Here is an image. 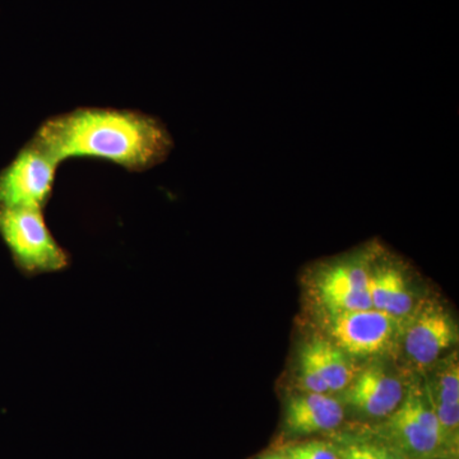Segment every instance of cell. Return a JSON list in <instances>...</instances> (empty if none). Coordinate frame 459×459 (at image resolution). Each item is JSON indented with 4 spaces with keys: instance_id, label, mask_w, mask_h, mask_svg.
<instances>
[{
    "instance_id": "12",
    "label": "cell",
    "mask_w": 459,
    "mask_h": 459,
    "mask_svg": "<svg viewBox=\"0 0 459 459\" xmlns=\"http://www.w3.org/2000/svg\"><path fill=\"white\" fill-rule=\"evenodd\" d=\"M328 392H343L358 374L352 358L328 338H314L304 344Z\"/></svg>"
},
{
    "instance_id": "19",
    "label": "cell",
    "mask_w": 459,
    "mask_h": 459,
    "mask_svg": "<svg viewBox=\"0 0 459 459\" xmlns=\"http://www.w3.org/2000/svg\"><path fill=\"white\" fill-rule=\"evenodd\" d=\"M338 459H340V458H338Z\"/></svg>"
},
{
    "instance_id": "4",
    "label": "cell",
    "mask_w": 459,
    "mask_h": 459,
    "mask_svg": "<svg viewBox=\"0 0 459 459\" xmlns=\"http://www.w3.org/2000/svg\"><path fill=\"white\" fill-rule=\"evenodd\" d=\"M328 340L350 358H382L400 346L403 319L382 310L325 312Z\"/></svg>"
},
{
    "instance_id": "6",
    "label": "cell",
    "mask_w": 459,
    "mask_h": 459,
    "mask_svg": "<svg viewBox=\"0 0 459 459\" xmlns=\"http://www.w3.org/2000/svg\"><path fill=\"white\" fill-rule=\"evenodd\" d=\"M59 162L35 140L0 172V208H40L53 193Z\"/></svg>"
},
{
    "instance_id": "17",
    "label": "cell",
    "mask_w": 459,
    "mask_h": 459,
    "mask_svg": "<svg viewBox=\"0 0 459 459\" xmlns=\"http://www.w3.org/2000/svg\"><path fill=\"white\" fill-rule=\"evenodd\" d=\"M431 459H458L455 457H437V458H431Z\"/></svg>"
},
{
    "instance_id": "8",
    "label": "cell",
    "mask_w": 459,
    "mask_h": 459,
    "mask_svg": "<svg viewBox=\"0 0 459 459\" xmlns=\"http://www.w3.org/2000/svg\"><path fill=\"white\" fill-rule=\"evenodd\" d=\"M382 361L359 370L343 391L344 402L368 419H386L400 406L410 383Z\"/></svg>"
},
{
    "instance_id": "15",
    "label": "cell",
    "mask_w": 459,
    "mask_h": 459,
    "mask_svg": "<svg viewBox=\"0 0 459 459\" xmlns=\"http://www.w3.org/2000/svg\"><path fill=\"white\" fill-rule=\"evenodd\" d=\"M304 459H338L336 444L312 440L291 446Z\"/></svg>"
},
{
    "instance_id": "11",
    "label": "cell",
    "mask_w": 459,
    "mask_h": 459,
    "mask_svg": "<svg viewBox=\"0 0 459 459\" xmlns=\"http://www.w3.org/2000/svg\"><path fill=\"white\" fill-rule=\"evenodd\" d=\"M343 420L342 404L325 394L301 392L286 403L285 430L296 437L336 430Z\"/></svg>"
},
{
    "instance_id": "18",
    "label": "cell",
    "mask_w": 459,
    "mask_h": 459,
    "mask_svg": "<svg viewBox=\"0 0 459 459\" xmlns=\"http://www.w3.org/2000/svg\"><path fill=\"white\" fill-rule=\"evenodd\" d=\"M397 459H407V458L402 457V455H400V457H397Z\"/></svg>"
},
{
    "instance_id": "14",
    "label": "cell",
    "mask_w": 459,
    "mask_h": 459,
    "mask_svg": "<svg viewBox=\"0 0 459 459\" xmlns=\"http://www.w3.org/2000/svg\"><path fill=\"white\" fill-rule=\"evenodd\" d=\"M299 383H300L301 392H312V394H328L327 386L319 377L318 370L310 358L309 352L305 347H301L300 355H299Z\"/></svg>"
},
{
    "instance_id": "3",
    "label": "cell",
    "mask_w": 459,
    "mask_h": 459,
    "mask_svg": "<svg viewBox=\"0 0 459 459\" xmlns=\"http://www.w3.org/2000/svg\"><path fill=\"white\" fill-rule=\"evenodd\" d=\"M40 208H0V235L17 264L30 273L68 265V253L54 238Z\"/></svg>"
},
{
    "instance_id": "2",
    "label": "cell",
    "mask_w": 459,
    "mask_h": 459,
    "mask_svg": "<svg viewBox=\"0 0 459 459\" xmlns=\"http://www.w3.org/2000/svg\"><path fill=\"white\" fill-rule=\"evenodd\" d=\"M377 437L407 459H431L455 457L446 446L424 385L421 382H410L406 395L398 409L385 419Z\"/></svg>"
},
{
    "instance_id": "1",
    "label": "cell",
    "mask_w": 459,
    "mask_h": 459,
    "mask_svg": "<svg viewBox=\"0 0 459 459\" xmlns=\"http://www.w3.org/2000/svg\"><path fill=\"white\" fill-rule=\"evenodd\" d=\"M33 140L59 164L72 157H93L131 172L162 164L175 146L159 117L111 108H77L54 115L42 122Z\"/></svg>"
},
{
    "instance_id": "5",
    "label": "cell",
    "mask_w": 459,
    "mask_h": 459,
    "mask_svg": "<svg viewBox=\"0 0 459 459\" xmlns=\"http://www.w3.org/2000/svg\"><path fill=\"white\" fill-rule=\"evenodd\" d=\"M373 244L322 263L313 273L314 291L323 312L369 309L368 279Z\"/></svg>"
},
{
    "instance_id": "13",
    "label": "cell",
    "mask_w": 459,
    "mask_h": 459,
    "mask_svg": "<svg viewBox=\"0 0 459 459\" xmlns=\"http://www.w3.org/2000/svg\"><path fill=\"white\" fill-rule=\"evenodd\" d=\"M336 448L340 459H397L401 455L379 437H351L336 444Z\"/></svg>"
},
{
    "instance_id": "16",
    "label": "cell",
    "mask_w": 459,
    "mask_h": 459,
    "mask_svg": "<svg viewBox=\"0 0 459 459\" xmlns=\"http://www.w3.org/2000/svg\"><path fill=\"white\" fill-rule=\"evenodd\" d=\"M259 459H290L287 457L285 453L282 451L276 452V453H270V455H262Z\"/></svg>"
},
{
    "instance_id": "7",
    "label": "cell",
    "mask_w": 459,
    "mask_h": 459,
    "mask_svg": "<svg viewBox=\"0 0 459 459\" xmlns=\"http://www.w3.org/2000/svg\"><path fill=\"white\" fill-rule=\"evenodd\" d=\"M458 341V328L451 313L437 301H419L407 318L400 346L413 370L424 373Z\"/></svg>"
},
{
    "instance_id": "10",
    "label": "cell",
    "mask_w": 459,
    "mask_h": 459,
    "mask_svg": "<svg viewBox=\"0 0 459 459\" xmlns=\"http://www.w3.org/2000/svg\"><path fill=\"white\" fill-rule=\"evenodd\" d=\"M425 394L442 429L446 446L458 455L459 444V360L449 353L422 373Z\"/></svg>"
},
{
    "instance_id": "9",
    "label": "cell",
    "mask_w": 459,
    "mask_h": 459,
    "mask_svg": "<svg viewBox=\"0 0 459 459\" xmlns=\"http://www.w3.org/2000/svg\"><path fill=\"white\" fill-rule=\"evenodd\" d=\"M371 307L404 319L418 307L403 264L379 244L373 243L368 279Z\"/></svg>"
}]
</instances>
